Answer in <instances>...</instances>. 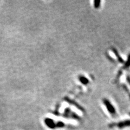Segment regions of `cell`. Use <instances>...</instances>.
Listing matches in <instances>:
<instances>
[{
  "mask_svg": "<svg viewBox=\"0 0 130 130\" xmlns=\"http://www.w3.org/2000/svg\"><path fill=\"white\" fill-rule=\"evenodd\" d=\"M103 103L106 108L108 112L112 116H115L117 115V111L115 107L112 104L109 100L107 98L103 99Z\"/></svg>",
  "mask_w": 130,
  "mask_h": 130,
  "instance_id": "cell-1",
  "label": "cell"
},
{
  "mask_svg": "<svg viewBox=\"0 0 130 130\" xmlns=\"http://www.w3.org/2000/svg\"><path fill=\"white\" fill-rule=\"evenodd\" d=\"M108 127L111 128L117 127L119 129H123L126 127H130V120L127 119L120 121L118 123H112L108 125Z\"/></svg>",
  "mask_w": 130,
  "mask_h": 130,
  "instance_id": "cell-2",
  "label": "cell"
},
{
  "mask_svg": "<svg viewBox=\"0 0 130 130\" xmlns=\"http://www.w3.org/2000/svg\"><path fill=\"white\" fill-rule=\"evenodd\" d=\"M63 117L66 118H71L77 120H81V118L75 112H73L70 108H66L63 113Z\"/></svg>",
  "mask_w": 130,
  "mask_h": 130,
  "instance_id": "cell-3",
  "label": "cell"
},
{
  "mask_svg": "<svg viewBox=\"0 0 130 130\" xmlns=\"http://www.w3.org/2000/svg\"><path fill=\"white\" fill-rule=\"evenodd\" d=\"M111 49L112 52H113V53L114 54V55H115L116 58H117L118 61L120 63H124L125 61L123 59V58L121 56V55H120L117 49L115 47H111Z\"/></svg>",
  "mask_w": 130,
  "mask_h": 130,
  "instance_id": "cell-4",
  "label": "cell"
},
{
  "mask_svg": "<svg viewBox=\"0 0 130 130\" xmlns=\"http://www.w3.org/2000/svg\"><path fill=\"white\" fill-rule=\"evenodd\" d=\"M64 99H66V101H67L68 103H70L71 105H72L73 106H74L75 107L79 109L80 111H82L83 112H85V109L82 106H80L78 103H77L76 101H75L74 100H72L70 99V98H65Z\"/></svg>",
  "mask_w": 130,
  "mask_h": 130,
  "instance_id": "cell-5",
  "label": "cell"
},
{
  "mask_svg": "<svg viewBox=\"0 0 130 130\" xmlns=\"http://www.w3.org/2000/svg\"><path fill=\"white\" fill-rule=\"evenodd\" d=\"M44 123H45L46 125L47 126L52 129H54L56 128V123L54 122V121L51 119V118H46L44 120Z\"/></svg>",
  "mask_w": 130,
  "mask_h": 130,
  "instance_id": "cell-6",
  "label": "cell"
},
{
  "mask_svg": "<svg viewBox=\"0 0 130 130\" xmlns=\"http://www.w3.org/2000/svg\"><path fill=\"white\" fill-rule=\"evenodd\" d=\"M78 80L81 84L85 86H86L89 84V79L84 75H80L78 77Z\"/></svg>",
  "mask_w": 130,
  "mask_h": 130,
  "instance_id": "cell-7",
  "label": "cell"
},
{
  "mask_svg": "<svg viewBox=\"0 0 130 130\" xmlns=\"http://www.w3.org/2000/svg\"><path fill=\"white\" fill-rule=\"evenodd\" d=\"M130 67V53L128 55L126 61H125L123 68L124 70H127Z\"/></svg>",
  "mask_w": 130,
  "mask_h": 130,
  "instance_id": "cell-8",
  "label": "cell"
},
{
  "mask_svg": "<svg viewBox=\"0 0 130 130\" xmlns=\"http://www.w3.org/2000/svg\"><path fill=\"white\" fill-rule=\"evenodd\" d=\"M101 5V1L100 0H95L93 1V7L95 9H99Z\"/></svg>",
  "mask_w": 130,
  "mask_h": 130,
  "instance_id": "cell-9",
  "label": "cell"
},
{
  "mask_svg": "<svg viewBox=\"0 0 130 130\" xmlns=\"http://www.w3.org/2000/svg\"><path fill=\"white\" fill-rule=\"evenodd\" d=\"M65 126V124L62 121H59L56 123V128H63Z\"/></svg>",
  "mask_w": 130,
  "mask_h": 130,
  "instance_id": "cell-10",
  "label": "cell"
},
{
  "mask_svg": "<svg viewBox=\"0 0 130 130\" xmlns=\"http://www.w3.org/2000/svg\"><path fill=\"white\" fill-rule=\"evenodd\" d=\"M123 88L124 89V90L125 91V92L127 93V94L128 95V96L129 98V99L130 100V91H129L128 88H127V87L126 86H125V85H123Z\"/></svg>",
  "mask_w": 130,
  "mask_h": 130,
  "instance_id": "cell-11",
  "label": "cell"
},
{
  "mask_svg": "<svg viewBox=\"0 0 130 130\" xmlns=\"http://www.w3.org/2000/svg\"><path fill=\"white\" fill-rule=\"evenodd\" d=\"M126 80H127V82L128 83V85H129V86H130V76H127Z\"/></svg>",
  "mask_w": 130,
  "mask_h": 130,
  "instance_id": "cell-12",
  "label": "cell"
},
{
  "mask_svg": "<svg viewBox=\"0 0 130 130\" xmlns=\"http://www.w3.org/2000/svg\"><path fill=\"white\" fill-rule=\"evenodd\" d=\"M129 116H130V113H129Z\"/></svg>",
  "mask_w": 130,
  "mask_h": 130,
  "instance_id": "cell-13",
  "label": "cell"
}]
</instances>
